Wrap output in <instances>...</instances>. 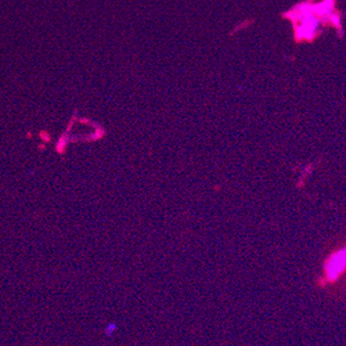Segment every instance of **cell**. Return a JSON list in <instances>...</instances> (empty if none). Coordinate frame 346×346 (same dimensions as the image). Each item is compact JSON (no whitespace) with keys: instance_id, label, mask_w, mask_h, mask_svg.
Returning <instances> with one entry per match:
<instances>
[{"instance_id":"1","label":"cell","mask_w":346,"mask_h":346,"mask_svg":"<svg viewBox=\"0 0 346 346\" xmlns=\"http://www.w3.org/2000/svg\"><path fill=\"white\" fill-rule=\"evenodd\" d=\"M345 267V251H340L339 253L329 258L328 263L326 265V272L327 277L330 280H335L339 274L343 271V268Z\"/></svg>"}]
</instances>
